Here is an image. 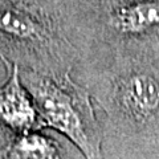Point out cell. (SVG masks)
<instances>
[{
    "mask_svg": "<svg viewBox=\"0 0 159 159\" xmlns=\"http://www.w3.org/2000/svg\"><path fill=\"white\" fill-rule=\"evenodd\" d=\"M106 24L119 37L151 34L159 29V0H118L109 11Z\"/></svg>",
    "mask_w": 159,
    "mask_h": 159,
    "instance_id": "cell-3",
    "label": "cell"
},
{
    "mask_svg": "<svg viewBox=\"0 0 159 159\" xmlns=\"http://www.w3.org/2000/svg\"><path fill=\"white\" fill-rule=\"evenodd\" d=\"M7 65V64H6ZM9 76L0 88V122L17 133H28L37 123L39 113L31 94L20 81L16 64L8 66Z\"/></svg>",
    "mask_w": 159,
    "mask_h": 159,
    "instance_id": "cell-4",
    "label": "cell"
},
{
    "mask_svg": "<svg viewBox=\"0 0 159 159\" xmlns=\"http://www.w3.org/2000/svg\"><path fill=\"white\" fill-rule=\"evenodd\" d=\"M23 80L44 123L68 137L86 159H103L102 134L89 94L76 85L68 73L64 77L49 78L25 72Z\"/></svg>",
    "mask_w": 159,
    "mask_h": 159,
    "instance_id": "cell-1",
    "label": "cell"
},
{
    "mask_svg": "<svg viewBox=\"0 0 159 159\" xmlns=\"http://www.w3.org/2000/svg\"><path fill=\"white\" fill-rule=\"evenodd\" d=\"M0 159H61L58 145L37 133H24L0 150Z\"/></svg>",
    "mask_w": 159,
    "mask_h": 159,
    "instance_id": "cell-6",
    "label": "cell"
},
{
    "mask_svg": "<svg viewBox=\"0 0 159 159\" xmlns=\"http://www.w3.org/2000/svg\"><path fill=\"white\" fill-rule=\"evenodd\" d=\"M114 119L133 130L159 133V76L145 69L127 70L114 82L110 98Z\"/></svg>",
    "mask_w": 159,
    "mask_h": 159,
    "instance_id": "cell-2",
    "label": "cell"
},
{
    "mask_svg": "<svg viewBox=\"0 0 159 159\" xmlns=\"http://www.w3.org/2000/svg\"><path fill=\"white\" fill-rule=\"evenodd\" d=\"M0 33L15 41H51L48 27L25 7L11 0H0Z\"/></svg>",
    "mask_w": 159,
    "mask_h": 159,
    "instance_id": "cell-5",
    "label": "cell"
}]
</instances>
